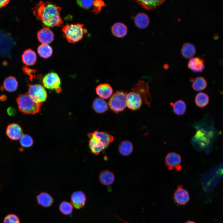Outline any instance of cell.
Returning a JSON list of instances; mask_svg holds the SVG:
<instances>
[{
    "instance_id": "obj_8",
    "label": "cell",
    "mask_w": 223,
    "mask_h": 223,
    "mask_svg": "<svg viewBox=\"0 0 223 223\" xmlns=\"http://www.w3.org/2000/svg\"><path fill=\"white\" fill-rule=\"evenodd\" d=\"M133 91L138 94L144 102L145 104L150 107L151 97L149 92V82L140 80L133 88Z\"/></svg>"
},
{
    "instance_id": "obj_21",
    "label": "cell",
    "mask_w": 223,
    "mask_h": 223,
    "mask_svg": "<svg viewBox=\"0 0 223 223\" xmlns=\"http://www.w3.org/2000/svg\"><path fill=\"white\" fill-rule=\"evenodd\" d=\"M111 31L115 36L118 38H122L127 34L128 28L124 23L118 22L115 23L112 26Z\"/></svg>"
},
{
    "instance_id": "obj_2",
    "label": "cell",
    "mask_w": 223,
    "mask_h": 223,
    "mask_svg": "<svg viewBox=\"0 0 223 223\" xmlns=\"http://www.w3.org/2000/svg\"><path fill=\"white\" fill-rule=\"evenodd\" d=\"M91 153L98 155L104 151L113 141V136L107 131L96 130L87 134Z\"/></svg>"
},
{
    "instance_id": "obj_10",
    "label": "cell",
    "mask_w": 223,
    "mask_h": 223,
    "mask_svg": "<svg viewBox=\"0 0 223 223\" xmlns=\"http://www.w3.org/2000/svg\"><path fill=\"white\" fill-rule=\"evenodd\" d=\"M28 93L38 103H42L46 101L47 98L46 90L43 86L40 84L29 85Z\"/></svg>"
},
{
    "instance_id": "obj_35",
    "label": "cell",
    "mask_w": 223,
    "mask_h": 223,
    "mask_svg": "<svg viewBox=\"0 0 223 223\" xmlns=\"http://www.w3.org/2000/svg\"><path fill=\"white\" fill-rule=\"evenodd\" d=\"M93 5L94 7L91 11L95 15L98 14L101 11L102 7L106 6V5L102 1L96 0L94 1Z\"/></svg>"
},
{
    "instance_id": "obj_22",
    "label": "cell",
    "mask_w": 223,
    "mask_h": 223,
    "mask_svg": "<svg viewBox=\"0 0 223 223\" xmlns=\"http://www.w3.org/2000/svg\"><path fill=\"white\" fill-rule=\"evenodd\" d=\"M18 85V82L16 78L14 76H10L4 80L1 89L5 90L9 92H13L17 90Z\"/></svg>"
},
{
    "instance_id": "obj_25",
    "label": "cell",
    "mask_w": 223,
    "mask_h": 223,
    "mask_svg": "<svg viewBox=\"0 0 223 223\" xmlns=\"http://www.w3.org/2000/svg\"><path fill=\"white\" fill-rule=\"evenodd\" d=\"M22 59L23 63L27 66L33 65L37 60L36 54L32 50L27 49L22 55Z\"/></svg>"
},
{
    "instance_id": "obj_39",
    "label": "cell",
    "mask_w": 223,
    "mask_h": 223,
    "mask_svg": "<svg viewBox=\"0 0 223 223\" xmlns=\"http://www.w3.org/2000/svg\"><path fill=\"white\" fill-rule=\"evenodd\" d=\"M9 2V1L8 0H0V8L6 6Z\"/></svg>"
},
{
    "instance_id": "obj_37",
    "label": "cell",
    "mask_w": 223,
    "mask_h": 223,
    "mask_svg": "<svg viewBox=\"0 0 223 223\" xmlns=\"http://www.w3.org/2000/svg\"><path fill=\"white\" fill-rule=\"evenodd\" d=\"M94 1L91 0H77L78 5L81 8L85 9H89L93 6Z\"/></svg>"
},
{
    "instance_id": "obj_26",
    "label": "cell",
    "mask_w": 223,
    "mask_h": 223,
    "mask_svg": "<svg viewBox=\"0 0 223 223\" xmlns=\"http://www.w3.org/2000/svg\"><path fill=\"white\" fill-rule=\"evenodd\" d=\"M133 149L132 143L128 140L122 141L119 144L118 150L119 153L124 156H128L133 152Z\"/></svg>"
},
{
    "instance_id": "obj_40",
    "label": "cell",
    "mask_w": 223,
    "mask_h": 223,
    "mask_svg": "<svg viewBox=\"0 0 223 223\" xmlns=\"http://www.w3.org/2000/svg\"><path fill=\"white\" fill-rule=\"evenodd\" d=\"M6 97L5 96V95H2V96H1L0 97V99L1 100H5V99H6L5 98Z\"/></svg>"
},
{
    "instance_id": "obj_11",
    "label": "cell",
    "mask_w": 223,
    "mask_h": 223,
    "mask_svg": "<svg viewBox=\"0 0 223 223\" xmlns=\"http://www.w3.org/2000/svg\"><path fill=\"white\" fill-rule=\"evenodd\" d=\"M181 157L178 154L174 152H170L166 155L165 163L166 166L169 170L174 169L180 171L181 169Z\"/></svg>"
},
{
    "instance_id": "obj_1",
    "label": "cell",
    "mask_w": 223,
    "mask_h": 223,
    "mask_svg": "<svg viewBox=\"0 0 223 223\" xmlns=\"http://www.w3.org/2000/svg\"><path fill=\"white\" fill-rule=\"evenodd\" d=\"M61 8L50 1H40L33 9V13L47 27H62L63 20L60 15Z\"/></svg>"
},
{
    "instance_id": "obj_29",
    "label": "cell",
    "mask_w": 223,
    "mask_h": 223,
    "mask_svg": "<svg viewBox=\"0 0 223 223\" xmlns=\"http://www.w3.org/2000/svg\"><path fill=\"white\" fill-rule=\"evenodd\" d=\"M192 80V87L195 91H200L204 90L207 85L205 79L201 76H198Z\"/></svg>"
},
{
    "instance_id": "obj_33",
    "label": "cell",
    "mask_w": 223,
    "mask_h": 223,
    "mask_svg": "<svg viewBox=\"0 0 223 223\" xmlns=\"http://www.w3.org/2000/svg\"><path fill=\"white\" fill-rule=\"evenodd\" d=\"M73 207L72 203L66 201H62L59 205V210L63 214L68 215L72 212Z\"/></svg>"
},
{
    "instance_id": "obj_31",
    "label": "cell",
    "mask_w": 223,
    "mask_h": 223,
    "mask_svg": "<svg viewBox=\"0 0 223 223\" xmlns=\"http://www.w3.org/2000/svg\"><path fill=\"white\" fill-rule=\"evenodd\" d=\"M209 99V97L206 94L203 92H199L196 95L195 101L198 107L203 108L208 104Z\"/></svg>"
},
{
    "instance_id": "obj_9",
    "label": "cell",
    "mask_w": 223,
    "mask_h": 223,
    "mask_svg": "<svg viewBox=\"0 0 223 223\" xmlns=\"http://www.w3.org/2000/svg\"><path fill=\"white\" fill-rule=\"evenodd\" d=\"M42 82L46 88L51 90H55L57 92L61 91L60 79L56 72H52L46 74L42 79Z\"/></svg>"
},
{
    "instance_id": "obj_6",
    "label": "cell",
    "mask_w": 223,
    "mask_h": 223,
    "mask_svg": "<svg viewBox=\"0 0 223 223\" xmlns=\"http://www.w3.org/2000/svg\"><path fill=\"white\" fill-rule=\"evenodd\" d=\"M128 92L122 90L115 92L110 98L108 104L110 108L117 113L122 112L126 106Z\"/></svg>"
},
{
    "instance_id": "obj_41",
    "label": "cell",
    "mask_w": 223,
    "mask_h": 223,
    "mask_svg": "<svg viewBox=\"0 0 223 223\" xmlns=\"http://www.w3.org/2000/svg\"><path fill=\"white\" fill-rule=\"evenodd\" d=\"M185 223H196L195 222L191 221H188L186 222Z\"/></svg>"
},
{
    "instance_id": "obj_14",
    "label": "cell",
    "mask_w": 223,
    "mask_h": 223,
    "mask_svg": "<svg viewBox=\"0 0 223 223\" xmlns=\"http://www.w3.org/2000/svg\"><path fill=\"white\" fill-rule=\"evenodd\" d=\"M43 26V28L37 33V39L42 44H48L53 40L54 34L49 27Z\"/></svg>"
},
{
    "instance_id": "obj_3",
    "label": "cell",
    "mask_w": 223,
    "mask_h": 223,
    "mask_svg": "<svg viewBox=\"0 0 223 223\" xmlns=\"http://www.w3.org/2000/svg\"><path fill=\"white\" fill-rule=\"evenodd\" d=\"M216 134L206 132L202 130L197 131L191 139V143L198 151L203 150L208 152L211 150L212 142Z\"/></svg>"
},
{
    "instance_id": "obj_28",
    "label": "cell",
    "mask_w": 223,
    "mask_h": 223,
    "mask_svg": "<svg viewBox=\"0 0 223 223\" xmlns=\"http://www.w3.org/2000/svg\"><path fill=\"white\" fill-rule=\"evenodd\" d=\"M165 0H136V2L147 10H154L163 3Z\"/></svg>"
},
{
    "instance_id": "obj_16",
    "label": "cell",
    "mask_w": 223,
    "mask_h": 223,
    "mask_svg": "<svg viewBox=\"0 0 223 223\" xmlns=\"http://www.w3.org/2000/svg\"><path fill=\"white\" fill-rule=\"evenodd\" d=\"M86 201V195L84 193L81 191H76L71 195V203L76 209H78L82 208L85 204Z\"/></svg>"
},
{
    "instance_id": "obj_15",
    "label": "cell",
    "mask_w": 223,
    "mask_h": 223,
    "mask_svg": "<svg viewBox=\"0 0 223 223\" xmlns=\"http://www.w3.org/2000/svg\"><path fill=\"white\" fill-rule=\"evenodd\" d=\"M6 133L10 139L13 140L20 139L23 134L21 127L19 125L15 123L8 125L7 128Z\"/></svg>"
},
{
    "instance_id": "obj_27",
    "label": "cell",
    "mask_w": 223,
    "mask_h": 223,
    "mask_svg": "<svg viewBox=\"0 0 223 223\" xmlns=\"http://www.w3.org/2000/svg\"><path fill=\"white\" fill-rule=\"evenodd\" d=\"M196 53L195 46L189 42L184 43L181 48V53L183 56L186 58H191Z\"/></svg>"
},
{
    "instance_id": "obj_34",
    "label": "cell",
    "mask_w": 223,
    "mask_h": 223,
    "mask_svg": "<svg viewBox=\"0 0 223 223\" xmlns=\"http://www.w3.org/2000/svg\"><path fill=\"white\" fill-rule=\"evenodd\" d=\"M21 145L24 147H29L33 144V138L27 134H23L20 139Z\"/></svg>"
},
{
    "instance_id": "obj_36",
    "label": "cell",
    "mask_w": 223,
    "mask_h": 223,
    "mask_svg": "<svg viewBox=\"0 0 223 223\" xmlns=\"http://www.w3.org/2000/svg\"><path fill=\"white\" fill-rule=\"evenodd\" d=\"M3 223H20V220L16 215L13 214H9L5 217Z\"/></svg>"
},
{
    "instance_id": "obj_7",
    "label": "cell",
    "mask_w": 223,
    "mask_h": 223,
    "mask_svg": "<svg viewBox=\"0 0 223 223\" xmlns=\"http://www.w3.org/2000/svg\"><path fill=\"white\" fill-rule=\"evenodd\" d=\"M15 42L9 33L0 30V55L10 57L11 49Z\"/></svg>"
},
{
    "instance_id": "obj_24",
    "label": "cell",
    "mask_w": 223,
    "mask_h": 223,
    "mask_svg": "<svg viewBox=\"0 0 223 223\" xmlns=\"http://www.w3.org/2000/svg\"><path fill=\"white\" fill-rule=\"evenodd\" d=\"M134 22L137 27L140 29H144L146 28L148 26L150 20L146 14L143 12H140L135 16Z\"/></svg>"
},
{
    "instance_id": "obj_42",
    "label": "cell",
    "mask_w": 223,
    "mask_h": 223,
    "mask_svg": "<svg viewBox=\"0 0 223 223\" xmlns=\"http://www.w3.org/2000/svg\"></svg>"
},
{
    "instance_id": "obj_32",
    "label": "cell",
    "mask_w": 223,
    "mask_h": 223,
    "mask_svg": "<svg viewBox=\"0 0 223 223\" xmlns=\"http://www.w3.org/2000/svg\"><path fill=\"white\" fill-rule=\"evenodd\" d=\"M37 50L39 55L44 58L50 57L53 53L52 47L47 44H42L38 47Z\"/></svg>"
},
{
    "instance_id": "obj_18",
    "label": "cell",
    "mask_w": 223,
    "mask_h": 223,
    "mask_svg": "<svg viewBox=\"0 0 223 223\" xmlns=\"http://www.w3.org/2000/svg\"><path fill=\"white\" fill-rule=\"evenodd\" d=\"M205 61L199 57H192L188 63V68L195 72H202L205 68Z\"/></svg>"
},
{
    "instance_id": "obj_20",
    "label": "cell",
    "mask_w": 223,
    "mask_h": 223,
    "mask_svg": "<svg viewBox=\"0 0 223 223\" xmlns=\"http://www.w3.org/2000/svg\"><path fill=\"white\" fill-rule=\"evenodd\" d=\"M99 180L102 185L108 186L112 185L115 181V176L113 173L109 170L101 171L99 175Z\"/></svg>"
},
{
    "instance_id": "obj_13",
    "label": "cell",
    "mask_w": 223,
    "mask_h": 223,
    "mask_svg": "<svg viewBox=\"0 0 223 223\" xmlns=\"http://www.w3.org/2000/svg\"><path fill=\"white\" fill-rule=\"evenodd\" d=\"M143 100L141 96L134 91L127 93L126 99V106L129 109L135 111L141 107Z\"/></svg>"
},
{
    "instance_id": "obj_30",
    "label": "cell",
    "mask_w": 223,
    "mask_h": 223,
    "mask_svg": "<svg viewBox=\"0 0 223 223\" xmlns=\"http://www.w3.org/2000/svg\"><path fill=\"white\" fill-rule=\"evenodd\" d=\"M170 105L172 107L173 112L176 115H182L185 113L186 105L183 100H179L174 103L171 102Z\"/></svg>"
},
{
    "instance_id": "obj_4",
    "label": "cell",
    "mask_w": 223,
    "mask_h": 223,
    "mask_svg": "<svg viewBox=\"0 0 223 223\" xmlns=\"http://www.w3.org/2000/svg\"><path fill=\"white\" fill-rule=\"evenodd\" d=\"M16 101L19 110L24 114H35L38 113L42 104L35 101L28 93L19 94Z\"/></svg>"
},
{
    "instance_id": "obj_38",
    "label": "cell",
    "mask_w": 223,
    "mask_h": 223,
    "mask_svg": "<svg viewBox=\"0 0 223 223\" xmlns=\"http://www.w3.org/2000/svg\"><path fill=\"white\" fill-rule=\"evenodd\" d=\"M16 111L13 107H9L7 109V114L10 116H13L15 114Z\"/></svg>"
},
{
    "instance_id": "obj_5",
    "label": "cell",
    "mask_w": 223,
    "mask_h": 223,
    "mask_svg": "<svg viewBox=\"0 0 223 223\" xmlns=\"http://www.w3.org/2000/svg\"><path fill=\"white\" fill-rule=\"evenodd\" d=\"M82 24H67L63 27L64 37L68 42L74 43L81 40L87 33Z\"/></svg>"
},
{
    "instance_id": "obj_19",
    "label": "cell",
    "mask_w": 223,
    "mask_h": 223,
    "mask_svg": "<svg viewBox=\"0 0 223 223\" xmlns=\"http://www.w3.org/2000/svg\"><path fill=\"white\" fill-rule=\"evenodd\" d=\"M37 203L44 208H48L53 204V198L48 193L44 192H40L36 196Z\"/></svg>"
},
{
    "instance_id": "obj_12",
    "label": "cell",
    "mask_w": 223,
    "mask_h": 223,
    "mask_svg": "<svg viewBox=\"0 0 223 223\" xmlns=\"http://www.w3.org/2000/svg\"><path fill=\"white\" fill-rule=\"evenodd\" d=\"M173 199L175 203L179 205H186L190 199L188 191L182 185H179L174 193Z\"/></svg>"
},
{
    "instance_id": "obj_23",
    "label": "cell",
    "mask_w": 223,
    "mask_h": 223,
    "mask_svg": "<svg viewBox=\"0 0 223 223\" xmlns=\"http://www.w3.org/2000/svg\"><path fill=\"white\" fill-rule=\"evenodd\" d=\"M92 106L94 111L99 114L106 112L109 107L108 103L104 99L100 97L94 99L92 103Z\"/></svg>"
},
{
    "instance_id": "obj_17",
    "label": "cell",
    "mask_w": 223,
    "mask_h": 223,
    "mask_svg": "<svg viewBox=\"0 0 223 223\" xmlns=\"http://www.w3.org/2000/svg\"><path fill=\"white\" fill-rule=\"evenodd\" d=\"M96 94L100 98L103 99H107L113 94V89L111 85L107 83L100 84L96 88Z\"/></svg>"
}]
</instances>
